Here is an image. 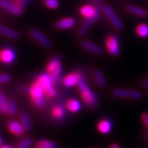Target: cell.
I'll list each match as a JSON object with an SVG mask.
<instances>
[{
    "instance_id": "e0dca14e",
    "label": "cell",
    "mask_w": 148,
    "mask_h": 148,
    "mask_svg": "<svg viewBox=\"0 0 148 148\" xmlns=\"http://www.w3.org/2000/svg\"><path fill=\"white\" fill-rule=\"evenodd\" d=\"M98 17L99 16H95L92 18L85 19V21L82 22V24L81 25V27H79V30H78V35L80 36H84L87 33V32L89 31V29L92 26V24L98 19Z\"/></svg>"
},
{
    "instance_id": "8fae6325",
    "label": "cell",
    "mask_w": 148,
    "mask_h": 148,
    "mask_svg": "<svg viewBox=\"0 0 148 148\" xmlns=\"http://www.w3.org/2000/svg\"><path fill=\"white\" fill-rule=\"evenodd\" d=\"M30 36L39 44H40L42 46L45 48L51 47L52 43L50 41V40L48 38L45 34H43L42 32L38 31L36 29H32L30 31Z\"/></svg>"
},
{
    "instance_id": "4fadbf2b",
    "label": "cell",
    "mask_w": 148,
    "mask_h": 148,
    "mask_svg": "<svg viewBox=\"0 0 148 148\" xmlns=\"http://www.w3.org/2000/svg\"><path fill=\"white\" fill-rule=\"evenodd\" d=\"M81 45H82V48L86 51L93 53V54H95V55H101L104 53L103 48L89 40H83L81 43Z\"/></svg>"
},
{
    "instance_id": "d6a6232c",
    "label": "cell",
    "mask_w": 148,
    "mask_h": 148,
    "mask_svg": "<svg viewBox=\"0 0 148 148\" xmlns=\"http://www.w3.org/2000/svg\"><path fill=\"white\" fill-rule=\"evenodd\" d=\"M142 86L143 87H148V77H147L146 79H144L142 82Z\"/></svg>"
},
{
    "instance_id": "7402d4cb",
    "label": "cell",
    "mask_w": 148,
    "mask_h": 148,
    "mask_svg": "<svg viewBox=\"0 0 148 148\" xmlns=\"http://www.w3.org/2000/svg\"><path fill=\"white\" fill-rule=\"evenodd\" d=\"M136 34L141 38H147L148 37V25L146 23H140L137 25L135 28Z\"/></svg>"
},
{
    "instance_id": "3957f363",
    "label": "cell",
    "mask_w": 148,
    "mask_h": 148,
    "mask_svg": "<svg viewBox=\"0 0 148 148\" xmlns=\"http://www.w3.org/2000/svg\"><path fill=\"white\" fill-rule=\"evenodd\" d=\"M29 95L32 99V102L40 108L45 106V101L44 95H45L43 88L39 85L38 82H35L29 86Z\"/></svg>"
},
{
    "instance_id": "836d02e7",
    "label": "cell",
    "mask_w": 148,
    "mask_h": 148,
    "mask_svg": "<svg viewBox=\"0 0 148 148\" xmlns=\"http://www.w3.org/2000/svg\"><path fill=\"white\" fill-rule=\"evenodd\" d=\"M110 148H120V147L118 144H113V145H111Z\"/></svg>"
},
{
    "instance_id": "30bf717a",
    "label": "cell",
    "mask_w": 148,
    "mask_h": 148,
    "mask_svg": "<svg viewBox=\"0 0 148 148\" xmlns=\"http://www.w3.org/2000/svg\"><path fill=\"white\" fill-rule=\"evenodd\" d=\"M79 13L85 19L92 18L95 16H99V8L95 5L85 4L80 8Z\"/></svg>"
},
{
    "instance_id": "74e56055",
    "label": "cell",
    "mask_w": 148,
    "mask_h": 148,
    "mask_svg": "<svg viewBox=\"0 0 148 148\" xmlns=\"http://www.w3.org/2000/svg\"><path fill=\"white\" fill-rule=\"evenodd\" d=\"M94 2H95V3H101V0H93Z\"/></svg>"
},
{
    "instance_id": "ba28073f",
    "label": "cell",
    "mask_w": 148,
    "mask_h": 148,
    "mask_svg": "<svg viewBox=\"0 0 148 148\" xmlns=\"http://www.w3.org/2000/svg\"><path fill=\"white\" fill-rule=\"evenodd\" d=\"M0 7L14 16H21L23 12V8H21L16 3L10 0H0Z\"/></svg>"
},
{
    "instance_id": "1f68e13d",
    "label": "cell",
    "mask_w": 148,
    "mask_h": 148,
    "mask_svg": "<svg viewBox=\"0 0 148 148\" xmlns=\"http://www.w3.org/2000/svg\"><path fill=\"white\" fill-rule=\"evenodd\" d=\"M27 0H14V2L16 3L18 5L21 7V8L24 9V8L26 7V3H27Z\"/></svg>"
},
{
    "instance_id": "277c9868",
    "label": "cell",
    "mask_w": 148,
    "mask_h": 148,
    "mask_svg": "<svg viewBox=\"0 0 148 148\" xmlns=\"http://www.w3.org/2000/svg\"><path fill=\"white\" fill-rule=\"evenodd\" d=\"M63 71V66L61 64V57L60 55H56L52 58L46 65V72L49 73L54 81V82H58V78Z\"/></svg>"
},
{
    "instance_id": "d6986e66",
    "label": "cell",
    "mask_w": 148,
    "mask_h": 148,
    "mask_svg": "<svg viewBox=\"0 0 148 148\" xmlns=\"http://www.w3.org/2000/svg\"><path fill=\"white\" fill-rule=\"evenodd\" d=\"M66 108L70 112L77 113L82 110V103L76 99H70L66 102Z\"/></svg>"
},
{
    "instance_id": "ac0fdd59",
    "label": "cell",
    "mask_w": 148,
    "mask_h": 148,
    "mask_svg": "<svg viewBox=\"0 0 148 148\" xmlns=\"http://www.w3.org/2000/svg\"><path fill=\"white\" fill-rule=\"evenodd\" d=\"M112 127L113 124L111 123L110 120L109 119H101V121H99L98 125H97V128L98 131L102 133V134H108L111 132L112 130Z\"/></svg>"
},
{
    "instance_id": "484cf974",
    "label": "cell",
    "mask_w": 148,
    "mask_h": 148,
    "mask_svg": "<svg viewBox=\"0 0 148 148\" xmlns=\"http://www.w3.org/2000/svg\"><path fill=\"white\" fill-rule=\"evenodd\" d=\"M0 112L3 114H8V101L4 94L0 92Z\"/></svg>"
},
{
    "instance_id": "44dd1931",
    "label": "cell",
    "mask_w": 148,
    "mask_h": 148,
    "mask_svg": "<svg viewBox=\"0 0 148 148\" xmlns=\"http://www.w3.org/2000/svg\"><path fill=\"white\" fill-rule=\"evenodd\" d=\"M20 121L27 131H30L32 128V122L27 113H21L20 115Z\"/></svg>"
},
{
    "instance_id": "9c48e42d",
    "label": "cell",
    "mask_w": 148,
    "mask_h": 148,
    "mask_svg": "<svg viewBox=\"0 0 148 148\" xmlns=\"http://www.w3.org/2000/svg\"><path fill=\"white\" fill-rule=\"evenodd\" d=\"M83 78L82 74L81 72L78 71H75V72H72L69 73L67 76H65L63 78V84L65 87L67 88H70L75 86H77L80 81Z\"/></svg>"
},
{
    "instance_id": "8992f818",
    "label": "cell",
    "mask_w": 148,
    "mask_h": 148,
    "mask_svg": "<svg viewBox=\"0 0 148 148\" xmlns=\"http://www.w3.org/2000/svg\"><path fill=\"white\" fill-rule=\"evenodd\" d=\"M113 95L118 98L129 99V100H141L143 97L142 92L135 90L124 89V88H116L113 90Z\"/></svg>"
},
{
    "instance_id": "603a6c76",
    "label": "cell",
    "mask_w": 148,
    "mask_h": 148,
    "mask_svg": "<svg viewBox=\"0 0 148 148\" xmlns=\"http://www.w3.org/2000/svg\"><path fill=\"white\" fill-rule=\"evenodd\" d=\"M94 77L97 85L101 87H105L106 86V79L103 73L100 70H95L94 73Z\"/></svg>"
},
{
    "instance_id": "2e32d148",
    "label": "cell",
    "mask_w": 148,
    "mask_h": 148,
    "mask_svg": "<svg viewBox=\"0 0 148 148\" xmlns=\"http://www.w3.org/2000/svg\"><path fill=\"white\" fill-rule=\"evenodd\" d=\"M8 129L12 134L15 136H21L26 131L21 122L19 123L16 120L9 121V123H8Z\"/></svg>"
},
{
    "instance_id": "52a82bcc",
    "label": "cell",
    "mask_w": 148,
    "mask_h": 148,
    "mask_svg": "<svg viewBox=\"0 0 148 148\" xmlns=\"http://www.w3.org/2000/svg\"><path fill=\"white\" fill-rule=\"evenodd\" d=\"M106 50L108 53L114 57H117L120 53V44L117 36L114 35H110L106 37L105 40Z\"/></svg>"
},
{
    "instance_id": "ffe728a7",
    "label": "cell",
    "mask_w": 148,
    "mask_h": 148,
    "mask_svg": "<svg viewBox=\"0 0 148 148\" xmlns=\"http://www.w3.org/2000/svg\"><path fill=\"white\" fill-rule=\"evenodd\" d=\"M0 34L11 39H18L20 37L18 32L3 25H0Z\"/></svg>"
},
{
    "instance_id": "8d00e7d4",
    "label": "cell",
    "mask_w": 148,
    "mask_h": 148,
    "mask_svg": "<svg viewBox=\"0 0 148 148\" xmlns=\"http://www.w3.org/2000/svg\"><path fill=\"white\" fill-rule=\"evenodd\" d=\"M144 138H145L146 140H147L148 141V132L147 133H146V134L144 135Z\"/></svg>"
},
{
    "instance_id": "4316f807",
    "label": "cell",
    "mask_w": 148,
    "mask_h": 148,
    "mask_svg": "<svg viewBox=\"0 0 148 148\" xmlns=\"http://www.w3.org/2000/svg\"><path fill=\"white\" fill-rule=\"evenodd\" d=\"M17 113V106L14 100H8V114L11 116H15Z\"/></svg>"
},
{
    "instance_id": "7c38bea8",
    "label": "cell",
    "mask_w": 148,
    "mask_h": 148,
    "mask_svg": "<svg viewBox=\"0 0 148 148\" xmlns=\"http://www.w3.org/2000/svg\"><path fill=\"white\" fill-rule=\"evenodd\" d=\"M16 58L15 51L11 48H3L0 49V62L3 64H11Z\"/></svg>"
},
{
    "instance_id": "f1b7e54d",
    "label": "cell",
    "mask_w": 148,
    "mask_h": 148,
    "mask_svg": "<svg viewBox=\"0 0 148 148\" xmlns=\"http://www.w3.org/2000/svg\"><path fill=\"white\" fill-rule=\"evenodd\" d=\"M44 3L49 9H57L59 7L58 0H45Z\"/></svg>"
},
{
    "instance_id": "4dcf8cb0",
    "label": "cell",
    "mask_w": 148,
    "mask_h": 148,
    "mask_svg": "<svg viewBox=\"0 0 148 148\" xmlns=\"http://www.w3.org/2000/svg\"><path fill=\"white\" fill-rule=\"evenodd\" d=\"M141 118H142V122H143V125L147 127V129H148V113H146V112L143 113Z\"/></svg>"
},
{
    "instance_id": "d4e9b609",
    "label": "cell",
    "mask_w": 148,
    "mask_h": 148,
    "mask_svg": "<svg viewBox=\"0 0 148 148\" xmlns=\"http://www.w3.org/2000/svg\"><path fill=\"white\" fill-rule=\"evenodd\" d=\"M52 114L54 119H56L57 120L62 119L65 115V109L64 106H56L53 109L52 111Z\"/></svg>"
},
{
    "instance_id": "d590c367",
    "label": "cell",
    "mask_w": 148,
    "mask_h": 148,
    "mask_svg": "<svg viewBox=\"0 0 148 148\" xmlns=\"http://www.w3.org/2000/svg\"><path fill=\"white\" fill-rule=\"evenodd\" d=\"M0 148H12V147H11L9 145H3H3L0 147Z\"/></svg>"
},
{
    "instance_id": "5bb4252c",
    "label": "cell",
    "mask_w": 148,
    "mask_h": 148,
    "mask_svg": "<svg viewBox=\"0 0 148 148\" xmlns=\"http://www.w3.org/2000/svg\"><path fill=\"white\" fill-rule=\"evenodd\" d=\"M76 25V21L73 17L66 16L61 18L55 22V28L57 30H69L73 28Z\"/></svg>"
},
{
    "instance_id": "cb8c5ba5",
    "label": "cell",
    "mask_w": 148,
    "mask_h": 148,
    "mask_svg": "<svg viewBox=\"0 0 148 148\" xmlns=\"http://www.w3.org/2000/svg\"><path fill=\"white\" fill-rule=\"evenodd\" d=\"M35 147L36 148H57V144L49 140H40Z\"/></svg>"
},
{
    "instance_id": "f546056e",
    "label": "cell",
    "mask_w": 148,
    "mask_h": 148,
    "mask_svg": "<svg viewBox=\"0 0 148 148\" xmlns=\"http://www.w3.org/2000/svg\"><path fill=\"white\" fill-rule=\"evenodd\" d=\"M10 80L11 76L9 74H0V84H2V83H7V82H10Z\"/></svg>"
},
{
    "instance_id": "e575fe53",
    "label": "cell",
    "mask_w": 148,
    "mask_h": 148,
    "mask_svg": "<svg viewBox=\"0 0 148 148\" xmlns=\"http://www.w3.org/2000/svg\"><path fill=\"white\" fill-rule=\"evenodd\" d=\"M3 144V138H2V135H1V132H0V147Z\"/></svg>"
},
{
    "instance_id": "83f0119b",
    "label": "cell",
    "mask_w": 148,
    "mask_h": 148,
    "mask_svg": "<svg viewBox=\"0 0 148 148\" xmlns=\"http://www.w3.org/2000/svg\"><path fill=\"white\" fill-rule=\"evenodd\" d=\"M33 144V140L31 138H24L17 144L16 148H30Z\"/></svg>"
},
{
    "instance_id": "5b68a950",
    "label": "cell",
    "mask_w": 148,
    "mask_h": 148,
    "mask_svg": "<svg viewBox=\"0 0 148 148\" xmlns=\"http://www.w3.org/2000/svg\"><path fill=\"white\" fill-rule=\"evenodd\" d=\"M103 12L106 18L110 22V24L115 29L121 31L123 28V23L122 20L117 15V13L110 5H105L103 7Z\"/></svg>"
},
{
    "instance_id": "9a60e30c",
    "label": "cell",
    "mask_w": 148,
    "mask_h": 148,
    "mask_svg": "<svg viewBox=\"0 0 148 148\" xmlns=\"http://www.w3.org/2000/svg\"><path fill=\"white\" fill-rule=\"evenodd\" d=\"M125 10L128 13L132 14L133 16L138 17H146L148 15V12L146 8H142L140 6L133 5V4H127L125 6Z\"/></svg>"
},
{
    "instance_id": "6da1fadb",
    "label": "cell",
    "mask_w": 148,
    "mask_h": 148,
    "mask_svg": "<svg viewBox=\"0 0 148 148\" xmlns=\"http://www.w3.org/2000/svg\"><path fill=\"white\" fill-rule=\"evenodd\" d=\"M77 86H78V90L82 96V99L84 101L85 104L89 107L95 106L97 102V96L95 94V92H93L90 90L89 86L86 83L84 78H82L80 81Z\"/></svg>"
},
{
    "instance_id": "7a4b0ae2",
    "label": "cell",
    "mask_w": 148,
    "mask_h": 148,
    "mask_svg": "<svg viewBox=\"0 0 148 148\" xmlns=\"http://www.w3.org/2000/svg\"><path fill=\"white\" fill-rule=\"evenodd\" d=\"M36 82L39 83V85L43 88L45 91V95L47 97L52 98L56 95V89L54 88V81L52 78V77L47 73H41L36 78Z\"/></svg>"
}]
</instances>
